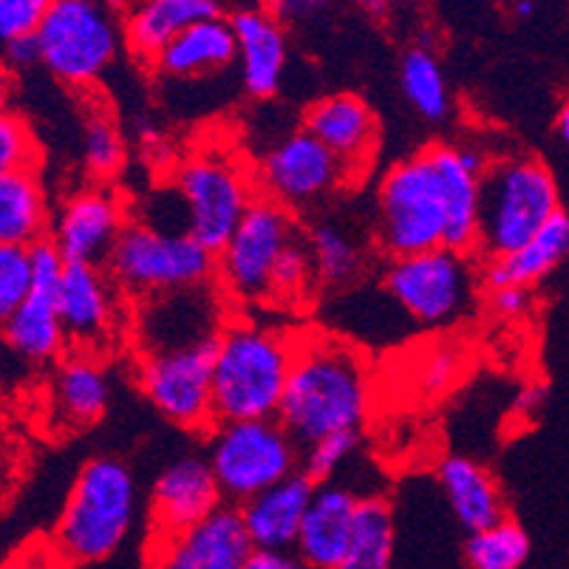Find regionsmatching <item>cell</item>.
<instances>
[{
  "label": "cell",
  "mask_w": 569,
  "mask_h": 569,
  "mask_svg": "<svg viewBox=\"0 0 569 569\" xmlns=\"http://www.w3.org/2000/svg\"><path fill=\"white\" fill-rule=\"evenodd\" d=\"M360 496L343 485H318L303 516L301 536L295 545V556L307 569H338L351 547L357 525Z\"/></svg>",
  "instance_id": "7402d4cb"
},
{
  "label": "cell",
  "mask_w": 569,
  "mask_h": 569,
  "mask_svg": "<svg viewBox=\"0 0 569 569\" xmlns=\"http://www.w3.org/2000/svg\"><path fill=\"white\" fill-rule=\"evenodd\" d=\"M426 153L437 170L445 216H448L445 247L470 256L479 241V207H482V182L490 159L473 144L457 142L428 144Z\"/></svg>",
  "instance_id": "2e32d148"
},
{
  "label": "cell",
  "mask_w": 569,
  "mask_h": 569,
  "mask_svg": "<svg viewBox=\"0 0 569 569\" xmlns=\"http://www.w3.org/2000/svg\"><path fill=\"white\" fill-rule=\"evenodd\" d=\"M108 402H111V377L94 355L74 351L57 366L49 386V406L57 426H94L106 417Z\"/></svg>",
  "instance_id": "cb8c5ba5"
},
{
  "label": "cell",
  "mask_w": 569,
  "mask_h": 569,
  "mask_svg": "<svg viewBox=\"0 0 569 569\" xmlns=\"http://www.w3.org/2000/svg\"><path fill=\"white\" fill-rule=\"evenodd\" d=\"M38 63H43L38 34H34V38H20L14 40V43H7V51H3V66H7L9 71H26Z\"/></svg>",
  "instance_id": "ee69618b"
},
{
  "label": "cell",
  "mask_w": 569,
  "mask_h": 569,
  "mask_svg": "<svg viewBox=\"0 0 569 569\" xmlns=\"http://www.w3.org/2000/svg\"><path fill=\"white\" fill-rule=\"evenodd\" d=\"M219 312V298L207 283L144 298L137 315V338L142 343V355L216 340L224 329Z\"/></svg>",
  "instance_id": "9a60e30c"
},
{
  "label": "cell",
  "mask_w": 569,
  "mask_h": 569,
  "mask_svg": "<svg viewBox=\"0 0 569 569\" xmlns=\"http://www.w3.org/2000/svg\"><path fill=\"white\" fill-rule=\"evenodd\" d=\"M459 366H462V355L451 346H439V349L428 351L422 360H419V369L413 375L419 391L426 395H442L453 386L459 375Z\"/></svg>",
  "instance_id": "60d3db41"
},
{
  "label": "cell",
  "mask_w": 569,
  "mask_h": 569,
  "mask_svg": "<svg viewBox=\"0 0 569 569\" xmlns=\"http://www.w3.org/2000/svg\"><path fill=\"white\" fill-rule=\"evenodd\" d=\"M137 479L117 457H97L82 465L63 516L49 545L63 567H86L111 558L137 519Z\"/></svg>",
  "instance_id": "3957f363"
},
{
  "label": "cell",
  "mask_w": 569,
  "mask_h": 569,
  "mask_svg": "<svg viewBox=\"0 0 569 569\" xmlns=\"http://www.w3.org/2000/svg\"><path fill=\"white\" fill-rule=\"evenodd\" d=\"M57 312L66 338L82 355H97L113 338L117 326V283L91 263H69L57 295Z\"/></svg>",
  "instance_id": "ac0fdd59"
},
{
  "label": "cell",
  "mask_w": 569,
  "mask_h": 569,
  "mask_svg": "<svg viewBox=\"0 0 569 569\" xmlns=\"http://www.w3.org/2000/svg\"><path fill=\"white\" fill-rule=\"evenodd\" d=\"M530 303H532L530 289L505 287L490 292V307H493V312L501 315V318H519V315H525L527 309H530Z\"/></svg>",
  "instance_id": "7bdbcfd3"
},
{
  "label": "cell",
  "mask_w": 569,
  "mask_h": 569,
  "mask_svg": "<svg viewBox=\"0 0 569 569\" xmlns=\"http://www.w3.org/2000/svg\"><path fill=\"white\" fill-rule=\"evenodd\" d=\"M292 210L258 196L224 250L216 256V276L232 301L256 307L272 301V276L283 252L298 241Z\"/></svg>",
  "instance_id": "30bf717a"
},
{
  "label": "cell",
  "mask_w": 569,
  "mask_h": 569,
  "mask_svg": "<svg viewBox=\"0 0 569 569\" xmlns=\"http://www.w3.org/2000/svg\"><path fill=\"white\" fill-rule=\"evenodd\" d=\"M448 216L426 151L391 164L377 190V244L391 261L445 247Z\"/></svg>",
  "instance_id": "8992f818"
},
{
  "label": "cell",
  "mask_w": 569,
  "mask_h": 569,
  "mask_svg": "<svg viewBox=\"0 0 569 569\" xmlns=\"http://www.w3.org/2000/svg\"><path fill=\"white\" fill-rule=\"evenodd\" d=\"M184 207V232L219 256L258 199L250 173L219 151L193 153L176 173Z\"/></svg>",
  "instance_id": "9c48e42d"
},
{
  "label": "cell",
  "mask_w": 569,
  "mask_h": 569,
  "mask_svg": "<svg viewBox=\"0 0 569 569\" xmlns=\"http://www.w3.org/2000/svg\"><path fill=\"white\" fill-rule=\"evenodd\" d=\"M536 9H538L536 3H530V0H521V3H513V7H510V12L519 14V18H527V14H532Z\"/></svg>",
  "instance_id": "681fc988"
},
{
  "label": "cell",
  "mask_w": 569,
  "mask_h": 569,
  "mask_svg": "<svg viewBox=\"0 0 569 569\" xmlns=\"http://www.w3.org/2000/svg\"><path fill=\"white\" fill-rule=\"evenodd\" d=\"M527 556H530V536L513 519L470 532L465 541L468 569H521Z\"/></svg>",
  "instance_id": "836d02e7"
},
{
  "label": "cell",
  "mask_w": 569,
  "mask_h": 569,
  "mask_svg": "<svg viewBox=\"0 0 569 569\" xmlns=\"http://www.w3.org/2000/svg\"><path fill=\"white\" fill-rule=\"evenodd\" d=\"M3 335L18 355L34 360V363H46V360L63 355L69 338H66L63 320L57 312V295L29 292L23 307L3 326Z\"/></svg>",
  "instance_id": "f546056e"
},
{
  "label": "cell",
  "mask_w": 569,
  "mask_h": 569,
  "mask_svg": "<svg viewBox=\"0 0 569 569\" xmlns=\"http://www.w3.org/2000/svg\"><path fill=\"white\" fill-rule=\"evenodd\" d=\"M318 281L315 272L312 252H309L307 241L298 238L292 247L281 256L272 276V301L278 303H298L309 295V287Z\"/></svg>",
  "instance_id": "d590c367"
},
{
  "label": "cell",
  "mask_w": 569,
  "mask_h": 569,
  "mask_svg": "<svg viewBox=\"0 0 569 569\" xmlns=\"http://www.w3.org/2000/svg\"><path fill=\"white\" fill-rule=\"evenodd\" d=\"M569 256V216L558 213L556 219H550V224L538 232L536 238H530L521 250H516L513 256L499 258V261H488L482 269L485 287L493 292V289L505 287H521L530 289L532 283H538L541 278H547L556 267H561Z\"/></svg>",
  "instance_id": "83f0119b"
},
{
  "label": "cell",
  "mask_w": 569,
  "mask_h": 569,
  "mask_svg": "<svg viewBox=\"0 0 569 569\" xmlns=\"http://www.w3.org/2000/svg\"><path fill=\"white\" fill-rule=\"evenodd\" d=\"M303 131L329 148L351 176H360L369 168L380 139L375 111L357 94H329L312 102L303 113Z\"/></svg>",
  "instance_id": "ffe728a7"
},
{
  "label": "cell",
  "mask_w": 569,
  "mask_h": 569,
  "mask_svg": "<svg viewBox=\"0 0 569 569\" xmlns=\"http://www.w3.org/2000/svg\"><path fill=\"white\" fill-rule=\"evenodd\" d=\"M32 292V258L26 247H0V326H7Z\"/></svg>",
  "instance_id": "8d00e7d4"
},
{
  "label": "cell",
  "mask_w": 569,
  "mask_h": 569,
  "mask_svg": "<svg viewBox=\"0 0 569 569\" xmlns=\"http://www.w3.org/2000/svg\"><path fill=\"white\" fill-rule=\"evenodd\" d=\"M207 462L213 468L221 496L241 507L298 473L301 445L278 419L224 422L210 431Z\"/></svg>",
  "instance_id": "52a82bcc"
},
{
  "label": "cell",
  "mask_w": 569,
  "mask_h": 569,
  "mask_svg": "<svg viewBox=\"0 0 569 569\" xmlns=\"http://www.w3.org/2000/svg\"><path fill=\"white\" fill-rule=\"evenodd\" d=\"M236 60L238 46L230 14H221V18H210L190 26L188 32L179 34V38L153 60V66H157L159 74L164 77L190 80V77H204L230 69Z\"/></svg>",
  "instance_id": "4316f807"
},
{
  "label": "cell",
  "mask_w": 569,
  "mask_h": 569,
  "mask_svg": "<svg viewBox=\"0 0 569 569\" xmlns=\"http://www.w3.org/2000/svg\"><path fill=\"white\" fill-rule=\"evenodd\" d=\"M556 133H558V137H561L563 144H569V100L563 102V108H561V111H558Z\"/></svg>",
  "instance_id": "c3c4849f"
},
{
  "label": "cell",
  "mask_w": 569,
  "mask_h": 569,
  "mask_svg": "<svg viewBox=\"0 0 569 569\" xmlns=\"http://www.w3.org/2000/svg\"><path fill=\"white\" fill-rule=\"evenodd\" d=\"M82 148H86V164L94 176H113L122 168L126 144L119 137V128L106 111L88 113L86 131H82Z\"/></svg>",
  "instance_id": "e575fe53"
},
{
  "label": "cell",
  "mask_w": 569,
  "mask_h": 569,
  "mask_svg": "<svg viewBox=\"0 0 569 569\" xmlns=\"http://www.w3.org/2000/svg\"><path fill=\"white\" fill-rule=\"evenodd\" d=\"M439 488L459 525L470 532L505 521V496L493 476L468 457H448L437 468Z\"/></svg>",
  "instance_id": "484cf974"
},
{
  "label": "cell",
  "mask_w": 569,
  "mask_h": 569,
  "mask_svg": "<svg viewBox=\"0 0 569 569\" xmlns=\"http://www.w3.org/2000/svg\"><path fill=\"white\" fill-rule=\"evenodd\" d=\"M46 9V0H0V40L14 43L20 38H34Z\"/></svg>",
  "instance_id": "ab89813d"
},
{
  "label": "cell",
  "mask_w": 569,
  "mask_h": 569,
  "mask_svg": "<svg viewBox=\"0 0 569 569\" xmlns=\"http://www.w3.org/2000/svg\"><path fill=\"white\" fill-rule=\"evenodd\" d=\"M395 556V513L382 496H366L357 507L351 547L338 569H391Z\"/></svg>",
  "instance_id": "4dcf8cb0"
},
{
  "label": "cell",
  "mask_w": 569,
  "mask_h": 569,
  "mask_svg": "<svg viewBox=\"0 0 569 569\" xmlns=\"http://www.w3.org/2000/svg\"><path fill=\"white\" fill-rule=\"evenodd\" d=\"M244 569H307L292 550H252Z\"/></svg>",
  "instance_id": "f6af8a7d"
},
{
  "label": "cell",
  "mask_w": 569,
  "mask_h": 569,
  "mask_svg": "<svg viewBox=\"0 0 569 569\" xmlns=\"http://www.w3.org/2000/svg\"><path fill=\"white\" fill-rule=\"evenodd\" d=\"M224 507L207 457H182L157 476L151 493L153 532H179Z\"/></svg>",
  "instance_id": "d6986e66"
},
{
  "label": "cell",
  "mask_w": 569,
  "mask_h": 569,
  "mask_svg": "<svg viewBox=\"0 0 569 569\" xmlns=\"http://www.w3.org/2000/svg\"><path fill=\"white\" fill-rule=\"evenodd\" d=\"M236 32L238 63L244 91L256 100H269L281 91L289 46L276 9L241 7L230 14Z\"/></svg>",
  "instance_id": "44dd1931"
},
{
  "label": "cell",
  "mask_w": 569,
  "mask_h": 569,
  "mask_svg": "<svg viewBox=\"0 0 569 569\" xmlns=\"http://www.w3.org/2000/svg\"><path fill=\"white\" fill-rule=\"evenodd\" d=\"M351 179L355 176L346 170V164L303 128L272 144L263 153L261 170H258V184L263 196L287 210L309 207L326 196L338 193Z\"/></svg>",
  "instance_id": "4fadbf2b"
},
{
  "label": "cell",
  "mask_w": 569,
  "mask_h": 569,
  "mask_svg": "<svg viewBox=\"0 0 569 569\" xmlns=\"http://www.w3.org/2000/svg\"><path fill=\"white\" fill-rule=\"evenodd\" d=\"M318 485L303 470L238 507L252 550H292Z\"/></svg>",
  "instance_id": "603a6c76"
},
{
  "label": "cell",
  "mask_w": 569,
  "mask_h": 569,
  "mask_svg": "<svg viewBox=\"0 0 569 569\" xmlns=\"http://www.w3.org/2000/svg\"><path fill=\"white\" fill-rule=\"evenodd\" d=\"M0 569H63V563L57 561L49 541H29L7 561H0Z\"/></svg>",
  "instance_id": "b9f144b4"
},
{
  "label": "cell",
  "mask_w": 569,
  "mask_h": 569,
  "mask_svg": "<svg viewBox=\"0 0 569 569\" xmlns=\"http://www.w3.org/2000/svg\"><path fill=\"white\" fill-rule=\"evenodd\" d=\"M561 213L556 176L536 157H501L488 164L476 252L488 261L513 256Z\"/></svg>",
  "instance_id": "277c9868"
},
{
  "label": "cell",
  "mask_w": 569,
  "mask_h": 569,
  "mask_svg": "<svg viewBox=\"0 0 569 569\" xmlns=\"http://www.w3.org/2000/svg\"><path fill=\"white\" fill-rule=\"evenodd\" d=\"M126 227V207L113 190L86 188L60 207L51 241L66 263L100 267V261H108Z\"/></svg>",
  "instance_id": "e0dca14e"
},
{
  "label": "cell",
  "mask_w": 569,
  "mask_h": 569,
  "mask_svg": "<svg viewBox=\"0 0 569 569\" xmlns=\"http://www.w3.org/2000/svg\"><path fill=\"white\" fill-rule=\"evenodd\" d=\"M252 556L238 507L224 505L199 525L179 532H153L148 569H244Z\"/></svg>",
  "instance_id": "5bb4252c"
},
{
  "label": "cell",
  "mask_w": 569,
  "mask_h": 569,
  "mask_svg": "<svg viewBox=\"0 0 569 569\" xmlns=\"http://www.w3.org/2000/svg\"><path fill=\"white\" fill-rule=\"evenodd\" d=\"M219 338L139 357L137 380L153 408L184 431L216 428L213 363Z\"/></svg>",
  "instance_id": "7c38bea8"
},
{
  "label": "cell",
  "mask_w": 569,
  "mask_h": 569,
  "mask_svg": "<svg viewBox=\"0 0 569 569\" xmlns=\"http://www.w3.org/2000/svg\"><path fill=\"white\" fill-rule=\"evenodd\" d=\"M541 406H545V388L536 386V382L521 388L519 397H516V413H519L521 419H536Z\"/></svg>",
  "instance_id": "bcb514c9"
},
{
  "label": "cell",
  "mask_w": 569,
  "mask_h": 569,
  "mask_svg": "<svg viewBox=\"0 0 569 569\" xmlns=\"http://www.w3.org/2000/svg\"><path fill=\"white\" fill-rule=\"evenodd\" d=\"M371 377L366 360L329 335L298 338L292 375L278 422L301 448L340 431H360L369 417Z\"/></svg>",
  "instance_id": "6da1fadb"
},
{
  "label": "cell",
  "mask_w": 569,
  "mask_h": 569,
  "mask_svg": "<svg viewBox=\"0 0 569 569\" xmlns=\"http://www.w3.org/2000/svg\"><path fill=\"white\" fill-rule=\"evenodd\" d=\"M108 276L119 289L153 298L179 289L204 287L216 276V256L184 230H159L133 221L108 256Z\"/></svg>",
  "instance_id": "5b68a950"
},
{
  "label": "cell",
  "mask_w": 569,
  "mask_h": 569,
  "mask_svg": "<svg viewBox=\"0 0 569 569\" xmlns=\"http://www.w3.org/2000/svg\"><path fill=\"white\" fill-rule=\"evenodd\" d=\"M126 40L113 7L94 0H51L38 29L43 66L69 86H91L117 60Z\"/></svg>",
  "instance_id": "ba28073f"
},
{
  "label": "cell",
  "mask_w": 569,
  "mask_h": 569,
  "mask_svg": "<svg viewBox=\"0 0 569 569\" xmlns=\"http://www.w3.org/2000/svg\"><path fill=\"white\" fill-rule=\"evenodd\" d=\"M400 86L413 111L428 122H445L451 113V88L437 54L426 46H413L402 54Z\"/></svg>",
  "instance_id": "1f68e13d"
},
{
  "label": "cell",
  "mask_w": 569,
  "mask_h": 569,
  "mask_svg": "<svg viewBox=\"0 0 569 569\" xmlns=\"http://www.w3.org/2000/svg\"><path fill=\"white\" fill-rule=\"evenodd\" d=\"M221 14L227 12L216 0H144L128 9L122 29H126L128 49L153 63L190 26Z\"/></svg>",
  "instance_id": "d4e9b609"
},
{
  "label": "cell",
  "mask_w": 569,
  "mask_h": 569,
  "mask_svg": "<svg viewBox=\"0 0 569 569\" xmlns=\"http://www.w3.org/2000/svg\"><path fill=\"white\" fill-rule=\"evenodd\" d=\"M307 247L312 252L318 281L326 287L351 283L363 269V244L335 221H318L309 227Z\"/></svg>",
  "instance_id": "d6a6232c"
},
{
  "label": "cell",
  "mask_w": 569,
  "mask_h": 569,
  "mask_svg": "<svg viewBox=\"0 0 569 569\" xmlns=\"http://www.w3.org/2000/svg\"><path fill=\"white\" fill-rule=\"evenodd\" d=\"M357 445H360V431H340L332 433V437L318 439V442L307 448L303 473H307L315 485L329 482L335 470L355 453Z\"/></svg>",
  "instance_id": "f35d334b"
},
{
  "label": "cell",
  "mask_w": 569,
  "mask_h": 569,
  "mask_svg": "<svg viewBox=\"0 0 569 569\" xmlns=\"http://www.w3.org/2000/svg\"><path fill=\"white\" fill-rule=\"evenodd\" d=\"M298 338L256 320H230L219 335L213 363L216 426L278 419L292 375Z\"/></svg>",
  "instance_id": "7a4b0ae2"
},
{
  "label": "cell",
  "mask_w": 569,
  "mask_h": 569,
  "mask_svg": "<svg viewBox=\"0 0 569 569\" xmlns=\"http://www.w3.org/2000/svg\"><path fill=\"white\" fill-rule=\"evenodd\" d=\"M38 164V139L20 113L0 117V176L32 170Z\"/></svg>",
  "instance_id": "74e56055"
},
{
  "label": "cell",
  "mask_w": 569,
  "mask_h": 569,
  "mask_svg": "<svg viewBox=\"0 0 569 569\" xmlns=\"http://www.w3.org/2000/svg\"><path fill=\"white\" fill-rule=\"evenodd\" d=\"M9 97H12V71L0 60V117L9 113Z\"/></svg>",
  "instance_id": "7dc6e473"
},
{
  "label": "cell",
  "mask_w": 569,
  "mask_h": 569,
  "mask_svg": "<svg viewBox=\"0 0 569 569\" xmlns=\"http://www.w3.org/2000/svg\"><path fill=\"white\" fill-rule=\"evenodd\" d=\"M49 201L38 170L0 176V247H34L46 241Z\"/></svg>",
  "instance_id": "f1b7e54d"
},
{
  "label": "cell",
  "mask_w": 569,
  "mask_h": 569,
  "mask_svg": "<svg viewBox=\"0 0 569 569\" xmlns=\"http://www.w3.org/2000/svg\"><path fill=\"white\" fill-rule=\"evenodd\" d=\"M388 298L419 326H451L473 303L476 269L468 252L439 250L397 258L386 272Z\"/></svg>",
  "instance_id": "8fae6325"
}]
</instances>
